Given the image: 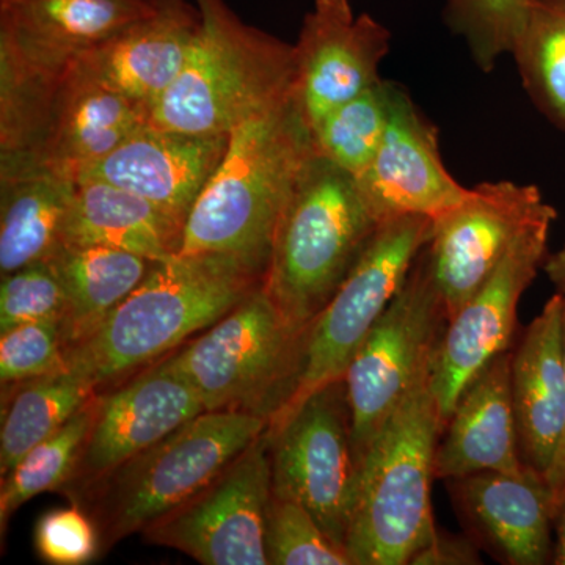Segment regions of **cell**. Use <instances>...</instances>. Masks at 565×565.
<instances>
[{
    "mask_svg": "<svg viewBox=\"0 0 565 565\" xmlns=\"http://www.w3.org/2000/svg\"><path fill=\"white\" fill-rule=\"evenodd\" d=\"M263 281L237 256L178 253L152 264L102 327L66 352V364L98 390L210 329Z\"/></svg>",
    "mask_w": 565,
    "mask_h": 565,
    "instance_id": "cell-1",
    "label": "cell"
},
{
    "mask_svg": "<svg viewBox=\"0 0 565 565\" xmlns=\"http://www.w3.org/2000/svg\"><path fill=\"white\" fill-rule=\"evenodd\" d=\"M315 152L294 93L237 126L193 204L180 253H226L266 275L278 221Z\"/></svg>",
    "mask_w": 565,
    "mask_h": 565,
    "instance_id": "cell-2",
    "label": "cell"
},
{
    "mask_svg": "<svg viewBox=\"0 0 565 565\" xmlns=\"http://www.w3.org/2000/svg\"><path fill=\"white\" fill-rule=\"evenodd\" d=\"M199 33L181 73L152 106L148 125L232 134L294 93L292 44L245 24L225 0H193Z\"/></svg>",
    "mask_w": 565,
    "mask_h": 565,
    "instance_id": "cell-3",
    "label": "cell"
},
{
    "mask_svg": "<svg viewBox=\"0 0 565 565\" xmlns=\"http://www.w3.org/2000/svg\"><path fill=\"white\" fill-rule=\"evenodd\" d=\"M355 178L315 152L286 203L263 288L297 329H310L377 233Z\"/></svg>",
    "mask_w": 565,
    "mask_h": 565,
    "instance_id": "cell-4",
    "label": "cell"
},
{
    "mask_svg": "<svg viewBox=\"0 0 565 565\" xmlns=\"http://www.w3.org/2000/svg\"><path fill=\"white\" fill-rule=\"evenodd\" d=\"M444 434L430 377L401 404L360 462L345 537L352 565H407L433 541L435 452Z\"/></svg>",
    "mask_w": 565,
    "mask_h": 565,
    "instance_id": "cell-5",
    "label": "cell"
},
{
    "mask_svg": "<svg viewBox=\"0 0 565 565\" xmlns=\"http://www.w3.org/2000/svg\"><path fill=\"white\" fill-rule=\"evenodd\" d=\"M269 427L263 416L203 412L102 478L71 489L92 516L102 546L143 533L243 455Z\"/></svg>",
    "mask_w": 565,
    "mask_h": 565,
    "instance_id": "cell-6",
    "label": "cell"
},
{
    "mask_svg": "<svg viewBox=\"0 0 565 565\" xmlns=\"http://www.w3.org/2000/svg\"><path fill=\"white\" fill-rule=\"evenodd\" d=\"M307 337L259 286L162 362L195 390L204 412H248L270 423L296 392Z\"/></svg>",
    "mask_w": 565,
    "mask_h": 565,
    "instance_id": "cell-7",
    "label": "cell"
},
{
    "mask_svg": "<svg viewBox=\"0 0 565 565\" xmlns=\"http://www.w3.org/2000/svg\"><path fill=\"white\" fill-rule=\"evenodd\" d=\"M448 323L444 296L424 247L403 288L345 371L359 467L394 412L433 374Z\"/></svg>",
    "mask_w": 565,
    "mask_h": 565,
    "instance_id": "cell-8",
    "label": "cell"
},
{
    "mask_svg": "<svg viewBox=\"0 0 565 565\" xmlns=\"http://www.w3.org/2000/svg\"><path fill=\"white\" fill-rule=\"evenodd\" d=\"M430 232L433 218L424 215L381 223L351 274L308 329L296 392L269 427L292 414L310 394L344 379L353 356L403 288L416 256L429 243Z\"/></svg>",
    "mask_w": 565,
    "mask_h": 565,
    "instance_id": "cell-9",
    "label": "cell"
},
{
    "mask_svg": "<svg viewBox=\"0 0 565 565\" xmlns=\"http://www.w3.org/2000/svg\"><path fill=\"white\" fill-rule=\"evenodd\" d=\"M266 435L274 497L302 504L345 548L360 467L344 379L310 394Z\"/></svg>",
    "mask_w": 565,
    "mask_h": 565,
    "instance_id": "cell-10",
    "label": "cell"
},
{
    "mask_svg": "<svg viewBox=\"0 0 565 565\" xmlns=\"http://www.w3.org/2000/svg\"><path fill=\"white\" fill-rule=\"evenodd\" d=\"M270 500V444L264 433L210 484L141 534L204 565H269L264 535Z\"/></svg>",
    "mask_w": 565,
    "mask_h": 565,
    "instance_id": "cell-11",
    "label": "cell"
},
{
    "mask_svg": "<svg viewBox=\"0 0 565 565\" xmlns=\"http://www.w3.org/2000/svg\"><path fill=\"white\" fill-rule=\"evenodd\" d=\"M557 215L541 189L514 181L482 182L462 202L433 218L426 244L449 321L492 277L516 241Z\"/></svg>",
    "mask_w": 565,
    "mask_h": 565,
    "instance_id": "cell-12",
    "label": "cell"
},
{
    "mask_svg": "<svg viewBox=\"0 0 565 565\" xmlns=\"http://www.w3.org/2000/svg\"><path fill=\"white\" fill-rule=\"evenodd\" d=\"M556 218L553 215L531 226L446 327L430 374L444 429L465 386L498 355L512 351L520 299L544 267Z\"/></svg>",
    "mask_w": 565,
    "mask_h": 565,
    "instance_id": "cell-13",
    "label": "cell"
},
{
    "mask_svg": "<svg viewBox=\"0 0 565 565\" xmlns=\"http://www.w3.org/2000/svg\"><path fill=\"white\" fill-rule=\"evenodd\" d=\"M392 33L351 0H316L294 46V95L310 128L334 107L382 81Z\"/></svg>",
    "mask_w": 565,
    "mask_h": 565,
    "instance_id": "cell-14",
    "label": "cell"
},
{
    "mask_svg": "<svg viewBox=\"0 0 565 565\" xmlns=\"http://www.w3.org/2000/svg\"><path fill=\"white\" fill-rule=\"evenodd\" d=\"M446 490L468 537L505 565L553 563L555 500L544 475L479 471L446 479Z\"/></svg>",
    "mask_w": 565,
    "mask_h": 565,
    "instance_id": "cell-15",
    "label": "cell"
},
{
    "mask_svg": "<svg viewBox=\"0 0 565 565\" xmlns=\"http://www.w3.org/2000/svg\"><path fill=\"white\" fill-rule=\"evenodd\" d=\"M355 181L381 222L403 215L435 218L470 192L446 170L437 128L394 82L384 139L373 162Z\"/></svg>",
    "mask_w": 565,
    "mask_h": 565,
    "instance_id": "cell-16",
    "label": "cell"
},
{
    "mask_svg": "<svg viewBox=\"0 0 565 565\" xmlns=\"http://www.w3.org/2000/svg\"><path fill=\"white\" fill-rule=\"evenodd\" d=\"M203 412L185 379L163 362L152 364L120 388L96 396L90 433L66 487L102 478Z\"/></svg>",
    "mask_w": 565,
    "mask_h": 565,
    "instance_id": "cell-17",
    "label": "cell"
},
{
    "mask_svg": "<svg viewBox=\"0 0 565 565\" xmlns=\"http://www.w3.org/2000/svg\"><path fill=\"white\" fill-rule=\"evenodd\" d=\"M159 0H0V57L57 76Z\"/></svg>",
    "mask_w": 565,
    "mask_h": 565,
    "instance_id": "cell-18",
    "label": "cell"
},
{
    "mask_svg": "<svg viewBox=\"0 0 565 565\" xmlns=\"http://www.w3.org/2000/svg\"><path fill=\"white\" fill-rule=\"evenodd\" d=\"M228 141L230 134H189L147 125L77 178H98L136 193L185 226Z\"/></svg>",
    "mask_w": 565,
    "mask_h": 565,
    "instance_id": "cell-19",
    "label": "cell"
},
{
    "mask_svg": "<svg viewBox=\"0 0 565 565\" xmlns=\"http://www.w3.org/2000/svg\"><path fill=\"white\" fill-rule=\"evenodd\" d=\"M147 125V110L76 62L55 82L39 145L24 163H40L77 178L85 167L109 154Z\"/></svg>",
    "mask_w": 565,
    "mask_h": 565,
    "instance_id": "cell-20",
    "label": "cell"
},
{
    "mask_svg": "<svg viewBox=\"0 0 565 565\" xmlns=\"http://www.w3.org/2000/svg\"><path fill=\"white\" fill-rule=\"evenodd\" d=\"M200 11L185 0H159L152 13L82 55L79 65L96 79L147 110L181 73L196 33Z\"/></svg>",
    "mask_w": 565,
    "mask_h": 565,
    "instance_id": "cell-21",
    "label": "cell"
},
{
    "mask_svg": "<svg viewBox=\"0 0 565 565\" xmlns=\"http://www.w3.org/2000/svg\"><path fill=\"white\" fill-rule=\"evenodd\" d=\"M512 399L523 465L548 476L565 434L563 299L555 294L512 349Z\"/></svg>",
    "mask_w": 565,
    "mask_h": 565,
    "instance_id": "cell-22",
    "label": "cell"
},
{
    "mask_svg": "<svg viewBox=\"0 0 565 565\" xmlns=\"http://www.w3.org/2000/svg\"><path fill=\"white\" fill-rule=\"evenodd\" d=\"M512 351L470 382L446 423L435 452V479L523 468L512 399Z\"/></svg>",
    "mask_w": 565,
    "mask_h": 565,
    "instance_id": "cell-23",
    "label": "cell"
},
{
    "mask_svg": "<svg viewBox=\"0 0 565 565\" xmlns=\"http://www.w3.org/2000/svg\"><path fill=\"white\" fill-rule=\"evenodd\" d=\"M77 178L24 163L0 169V273L50 262L65 247Z\"/></svg>",
    "mask_w": 565,
    "mask_h": 565,
    "instance_id": "cell-24",
    "label": "cell"
},
{
    "mask_svg": "<svg viewBox=\"0 0 565 565\" xmlns=\"http://www.w3.org/2000/svg\"><path fill=\"white\" fill-rule=\"evenodd\" d=\"M184 223L156 204L98 178L79 177L65 245H104L166 262L178 255Z\"/></svg>",
    "mask_w": 565,
    "mask_h": 565,
    "instance_id": "cell-25",
    "label": "cell"
},
{
    "mask_svg": "<svg viewBox=\"0 0 565 565\" xmlns=\"http://www.w3.org/2000/svg\"><path fill=\"white\" fill-rule=\"evenodd\" d=\"M66 292V352L102 327L150 273V259L104 245H65L50 259Z\"/></svg>",
    "mask_w": 565,
    "mask_h": 565,
    "instance_id": "cell-26",
    "label": "cell"
},
{
    "mask_svg": "<svg viewBox=\"0 0 565 565\" xmlns=\"http://www.w3.org/2000/svg\"><path fill=\"white\" fill-rule=\"evenodd\" d=\"M96 396V388L76 371H57L22 382L3 411L0 430V475L65 426Z\"/></svg>",
    "mask_w": 565,
    "mask_h": 565,
    "instance_id": "cell-27",
    "label": "cell"
},
{
    "mask_svg": "<svg viewBox=\"0 0 565 565\" xmlns=\"http://www.w3.org/2000/svg\"><path fill=\"white\" fill-rule=\"evenodd\" d=\"M512 55L531 102L565 131V0H531Z\"/></svg>",
    "mask_w": 565,
    "mask_h": 565,
    "instance_id": "cell-28",
    "label": "cell"
},
{
    "mask_svg": "<svg viewBox=\"0 0 565 565\" xmlns=\"http://www.w3.org/2000/svg\"><path fill=\"white\" fill-rule=\"evenodd\" d=\"M392 106V81L382 79L334 107L311 128L315 150L359 178L373 162L384 139Z\"/></svg>",
    "mask_w": 565,
    "mask_h": 565,
    "instance_id": "cell-29",
    "label": "cell"
},
{
    "mask_svg": "<svg viewBox=\"0 0 565 565\" xmlns=\"http://www.w3.org/2000/svg\"><path fill=\"white\" fill-rule=\"evenodd\" d=\"M98 396V394H96ZM82 407L57 434L32 448L7 475L0 492V525L6 530L10 516L43 492L68 484L76 471L82 448L90 433L95 399Z\"/></svg>",
    "mask_w": 565,
    "mask_h": 565,
    "instance_id": "cell-30",
    "label": "cell"
},
{
    "mask_svg": "<svg viewBox=\"0 0 565 565\" xmlns=\"http://www.w3.org/2000/svg\"><path fill=\"white\" fill-rule=\"evenodd\" d=\"M449 28L462 36L476 65L492 71L512 54L525 29L531 0H445Z\"/></svg>",
    "mask_w": 565,
    "mask_h": 565,
    "instance_id": "cell-31",
    "label": "cell"
},
{
    "mask_svg": "<svg viewBox=\"0 0 565 565\" xmlns=\"http://www.w3.org/2000/svg\"><path fill=\"white\" fill-rule=\"evenodd\" d=\"M264 545L270 565H352L348 550L334 544L307 508L274 494Z\"/></svg>",
    "mask_w": 565,
    "mask_h": 565,
    "instance_id": "cell-32",
    "label": "cell"
},
{
    "mask_svg": "<svg viewBox=\"0 0 565 565\" xmlns=\"http://www.w3.org/2000/svg\"><path fill=\"white\" fill-rule=\"evenodd\" d=\"M66 292L50 262L3 275L0 285V332L31 322H63Z\"/></svg>",
    "mask_w": 565,
    "mask_h": 565,
    "instance_id": "cell-33",
    "label": "cell"
},
{
    "mask_svg": "<svg viewBox=\"0 0 565 565\" xmlns=\"http://www.w3.org/2000/svg\"><path fill=\"white\" fill-rule=\"evenodd\" d=\"M61 322H31L0 334V382L18 385L66 370Z\"/></svg>",
    "mask_w": 565,
    "mask_h": 565,
    "instance_id": "cell-34",
    "label": "cell"
},
{
    "mask_svg": "<svg viewBox=\"0 0 565 565\" xmlns=\"http://www.w3.org/2000/svg\"><path fill=\"white\" fill-rule=\"evenodd\" d=\"M35 546L44 563L82 565L96 556L102 537L92 516L74 504L41 516L35 527Z\"/></svg>",
    "mask_w": 565,
    "mask_h": 565,
    "instance_id": "cell-35",
    "label": "cell"
},
{
    "mask_svg": "<svg viewBox=\"0 0 565 565\" xmlns=\"http://www.w3.org/2000/svg\"><path fill=\"white\" fill-rule=\"evenodd\" d=\"M465 565L481 564L478 546L470 537L438 533L434 535L422 552L412 561V565Z\"/></svg>",
    "mask_w": 565,
    "mask_h": 565,
    "instance_id": "cell-36",
    "label": "cell"
},
{
    "mask_svg": "<svg viewBox=\"0 0 565 565\" xmlns=\"http://www.w3.org/2000/svg\"><path fill=\"white\" fill-rule=\"evenodd\" d=\"M544 270L548 275L550 281L555 285L556 292L563 299V319H564V366H565V244L561 250L546 256L544 263ZM550 487H552L553 500H555V512L561 498H563L565 490V434L563 444L559 446V451L555 462H553L552 470L546 476Z\"/></svg>",
    "mask_w": 565,
    "mask_h": 565,
    "instance_id": "cell-37",
    "label": "cell"
},
{
    "mask_svg": "<svg viewBox=\"0 0 565 565\" xmlns=\"http://www.w3.org/2000/svg\"><path fill=\"white\" fill-rule=\"evenodd\" d=\"M553 530H555L556 537L552 564L565 565V490L556 508L555 519H553Z\"/></svg>",
    "mask_w": 565,
    "mask_h": 565,
    "instance_id": "cell-38",
    "label": "cell"
}]
</instances>
